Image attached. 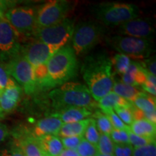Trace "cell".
Here are the masks:
<instances>
[{
  "label": "cell",
  "mask_w": 156,
  "mask_h": 156,
  "mask_svg": "<svg viewBox=\"0 0 156 156\" xmlns=\"http://www.w3.org/2000/svg\"><path fill=\"white\" fill-rule=\"evenodd\" d=\"M20 41L5 17H0V62L5 64L20 54Z\"/></svg>",
  "instance_id": "8fae6325"
},
{
  "label": "cell",
  "mask_w": 156,
  "mask_h": 156,
  "mask_svg": "<svg viewBox=\"0 0 156 156\" xmlns=\"http://www.w3.org/2000/svg\"><path fill=\"white\" fill-rule=\"evenodd\" d=\"M9 136V130L5 124L0 122V147L2 144L5 141L7 136Z\"/></svg>",
  "instance_id": "60d3db41"
},
{
  "label": "cell",
  "mask_w": 156,
  "mask_h": 156,
  "mask_svg": "<svg viewBox=\"0 0 156 156\" xmlns=\"http://www.w3.org/2000/svg\"><path fill=\"white\" fill-rule=\"evenodd\" d=\"M108 117L109 120H110L111 123H112L113 128L116 129H124L128 130L129 129V126H126L120 118L117 116V114L115 113L114 110H108L106 112H103Z\"/></svg>",
  "instance_id": "e575fe53"
},
{
  "label": "cell",
  "mask_w": 156,
  "mask_h": 156,
  "mask_svg": "<svg viewBox=\"0 0 156 156\" xmlns=\"http://www.w3.org/2000/svg\"><path fill=\"white\" fill-rule=\"evenodd\" d=\"M52 107L57 111L79 107L88 109L98 106L86 85L78 83H66L49 93Z\"/></svg>",
  "instance_id": "7a4b0ae2"
},
{
  "label": "cell",
  "mask_w": 156,
  "mask_h": 156,
  "mask_svg": "<svg viewBox=\"0 0 156 156\" xmlns=\"http://www.w3.org/2000/svg\"><path fill=\"white\" fill-rule=\"evenodd\" d=\"M63 123L60 119L49 116L38 121L35 124L31 133L36 138L47 135H58Z\"/></svg>",
  "instance_id": "9a60e30c"
},
{
  "label": "cell",
  "mask_w": 156,
  "mask_h": 156,
  "mask_svg": "<svg viewBox=\"0 0 156 156\" xmlns=\"http://www.w3.org/2000/svg\"><path fill=\"white\" fill-rule=\"evenodd\" d=\"M4 116H5V114H3L2 112V111H1V109H0V120H1L3 118Z\"/></svg>",
  "instance_id": "7bdbcfd3"
},
{
  "label": "cell",
  "mask_w": 156,
  "mask_h": 156,
  "mask_svg": "<svg viewBox=\"0 0 156 156\" xmlns=\"http://www.w3.org/2000/svg\"><path fill=\"white\" fill-rule=\"evenodd\" d=\"M133 104L129 103L119 95L112 91L108 94L103 97L98 101V107L101 109V112H104L108 110H114L116 107H125L131 108Z\"/></svg>",
  "instance_id": "44dd1931"
},
{
  "label": "cell",
  "mask_w": 156,
  "mask_h": 156,
  "mask_svg": "<svg viewBox=\"0 0 156 156\" xmlns=\"http://www.w3.org/2000/svg\"><path fill=\"white\" fill-rule=\"evenodd\" d=\"M129 129L132 133L136 135L155 138V124L147 119L134 121L129 126Z\"/></svg>",
  "instance_id": "cb8c5ba5"
},
{
  "label": "cell",
  "mask_w": 156,
  "mask_h": 156,
  "mask_svg": "<svg viewBox=\"0 0 156 156\" xmlns=\"http://www.w3.org/2000/svg\"><path fill=\"white\" fill-rule=\"evenodd\" d=\"M131 108H125V107H116L114 109L117 116L120 118L126 126H130L134 122L133 116H132Z\"/></svg>",
  "instance_id": "d6a6232c"
},
{
  "label": "cell",
  "mask_w": 156,
  "mask_h": 156,
  "mask_svg": "<svg viewBox=\"0 0 156 156\" xmlns=\"http://www.w3.org/2000/svg\"><path fill=\"white\" fill-rule=\"evenodd\" d=\"M114 156H133V147L130 145H116L114 146Z\"/></svg>",
  "instance_id": "74e56055"
},
{
  "label": "cell",
  "mask_w": 156,
  "mask_h": 156,
  "mask_svg": "<svg viewBox=\"0 0 156 156\" xmlns=\"http://www.w3.org/2000/svg\"><path fill=\"white\" fill-rule=\"evenodd\" d=\"M18 85L12 77L9 75L5 64L0 62V90Z\"/></svg>",
  "instance_id": "f546056e"
},
{
  "label": "cell",
  "mask_w": 156,
  "mask_h": 156,
  "mask_svg": "<svg viewBox=\"0 0 156 156\" xmlns=\"http://www.w3.org/2000/svg\"><path fill=\"white\" fill-rule=\"evenodd\" d=\"M4 64L9 75L27 95L38 90L34 67L21 54Z\"/></svg>",
  "instance_id": "ba28073f"
},
{
  "label": "cell",
  "mask_w": 156,
  "mask_h": 156,
  "mask_svg": "<svg viewBox=\"0 0 156 156\" xmlns=\"http://www.w3.org/2000/svg\"><path fill=\"white\" fill-rule=\"evenodd\" d=\"M133 156H156L155 142L140 147H133Z\"/></svg>",
  "instance_id": "d590c367"
},
{
  "label": "cell",
  "mask_w": 156,
  "mask_h": 156,
  "mask_svg": "<svg viewBox=\"0 0 156 156\" xmlns=\"http://www.w3.org/2000/svg\"><path fill=\"white\" fill-rule=\"evenodd\" d=\"M75 21L69 18H65L60 23L46 28H36L33 36L34 39L40 41L50 46L54 51H58L72 39Z\"/></svg>",
  "instance_id": "277c9868"
},
{
  "label": "cell",
  "mask_w": 156,
  "mask_h": 156,
  "mask_svg": "<svg viewBox=\"0 0 156 156\" xmlns=\"http://www.w3.org/2000/svg\"><path fill=\"white\" fill-rule=\"evenodd\" d=\"M93 119L95 120L97 129L100 134H110L113 130V126L108 117L102 112H96L93 114Z\"/></svg>",
  "instance_id": "d4e9b609"
},
{
  "label": "cell",
  "mask_w": 156,
  "mask_h": 156,
  "mask_svg": "<svg viewBox=\"0 0 156 156\" xmlns=\"http://www.w3.org/2000/svg\"><path fill=\"white\" fill-rule=\"evenodd\" d=\"M96 156H114V155H102V154H98Z\"/></svg>",
  "instance_id": "ee69618b"
},
{
  "label": "cell",
  "mask_w": 156,
  "mask_h": 156,
  "mask_svg": "<svg viewBox=\"0 0 156 156\" xmlns=\"http://www.w3.org/2000/svg\"><path fill=\"white\" fill-rule=\"evenodd\" d=\"M138 62V61H137ZM141 64L142 67L148 73L151 75H156V61L155 56H151L146 59L142 60V61L139 62Z\"/></svg>",
  "instance_id": "f35d334b"
},
{
  "label": "cell",
  "mask_w": 156,
  "mask_h": 156,
  "mask_svg": "<svg viewBox=\"0 0 156 156\" xmlns=\"http://www.w3.org/2000/svg\"><path fill=\"white\" fill-rule=\"evenodd\" d=\"M83 140V136H69L62 138L61 141L65 149L76 150Z\"/></svg>",
  "instance_id": "8d00e7d4"
},
{
  "label": "cell",
  "mask_w": 156,
  "mask_h": 156,
  "mask_svg": "<svg viewBox=\"0 0 156 156\" xmlns=\"http://www.w3.org/2000/svg\"><path fill=\"white\" fill-rule=\"evenodd\" d=\"M13 142L23 151L25 156H44L38 139L27 129H18L12 133Z\"/></svg>",
  "instance_id": "5bb4252c"
},
{
  "label": "cell",
  "mask_w": 156,
  "mask_h": 156,
  "mask_svg": "<svg viewBox=\"0 0 156 156\" xmlns=\"http://www.w3.org/2000/svg\"><path fill=\"white\" fill-rule=\"evenodd\" d=\"M111 60H112V67H114V71L121 75L126 73L131 63V59L129 57L120 53L115 54L112 59Z\"/></svg>",
  "instance_id": "484cf974"
},
{
  "label": "cell",
  "mask_w": 156,
  "mask_h": 156,
  "mask_svg": "<svg viewBox=\"0 0 156 156\" xmlns=\"http://www.w3.org/2000/svg\"><path fill=\"white\" fill-rule=\"evenodd\" d=\"M83 136L85 137L84 139L89 142L90 143L95 145H97L99 140V136H100V133L97 129L95 120L93 118H90L89 123L86 129H85Z\"/></svg>",
  "instance_id": "83f0119b"
},
{
  "label": "cell",
  "mask_w": 156,
  "mask_h": 156,
  "mask_svg": "<svg viewBox=\"0 0 156 156\" xmlns=\"http://www.w3.org/2000/svg\"><path fill=\"white\" fill-rule=\"evenodd\" d=\"M54 54L55 52L50 46L36 39L21 46L20 54L31 64L34 69L46 64Z\"/></svg>",
  "instance_id": "7c38bea8"
},
{
  "label": "cell",
  "mask_w": 156,
  "mask_h": 156,
  "mask_svg": "<svg viewBox=\"0 0 156 156\" xmlns=\"http://www.w3.org/2000/svg\"><path fill=\"white\" fill-rule=\"evenodd\" d=\"M4 17L17 33L20 41V37L33 36L36 28V10L34 7H12L6 11Z\"/></svg>",
  "instance_id": "9c48e42d"
},
{
  "label": "cell",
  "mask_w": 156,
  "mask_h": 156,
  "mask_svg": "<svg viewBox=\"0 0 156 156\" xmlns=\"http://www.w3.org/2000/svg\"><path fill=\"white\" fill-rule=\"evenodd\" d=\"M105 33V28L100 23L88 20L75 27L72 41L73 48L77 55L87 53L100 41Z\"/></svg>",
  "instance_id": "8992f818"
},
{
  "label": "cell",
  "mask_w": 156,
  "mask_h": 156,
  "mask_svg": "<svg viewBox=\"0 0 156 156\" xmlns=\"http://www.w3.org/2000/svg\"><path fill=\"white\" fill-rule=\"evenodd\" d=\"M58 156H80L76 150L64 149Z\"/></svg>",
  "instance_id": "b9f144b4"
},
{
  "label": "cell",
  "mask_w": 156,
  "mask_h": 156,
  "mask_svg": "<svg viewBox=\"0 0 156 156\" xmlns=\"http://www.w3.org/2000/svg\"><path fill=\"white\" fill-rule=\"evenodd\" d=\"M127 134L129 136V144L134 148L142 147V146L147 145L155 142V138L146 137V136L136 135V134L132 133L130 131L129 129L127 130Z\"/></svg>",
  "instance_id": "f1b7e54d"
},
{
  "label": "cell",
  "mask_w": 156,
  "mask_h": 156,
  "mask_svg": "<svg viewBox=\"0 0 156 156\" xmlns=\"http://www.w3.org/2000/svg\"><path fill=\"white\" fill-rule=\"evenodd\" d=\"M106 43L113 49L134 61L140 62L149 58L153 51V43L147 39L116 35L107 38Z\"/></svg>",
  "instance_id": "5b68a950"
},
{
  "label": "cell",
  "mask_w": 156,
  "mask_h": 156,
  "mask_svg": "<svg viewBox=\"0 0 156 156\" xmlns=\"http://www.w3.org/2000/svg\"><path fill=\"white\" fill-rule=\"evenodd\" d=\"M44 156H58L64 150L61 139L56 135L37 138Z\"/></svg>",
  "instance_id": "ffe728a7"
},
{
  "label": "cell",
  "mask_w": 156,
  "mask_h": 156,
  "mask_svg": "<svg viewBox=\"0 0 156 156\" xmlns=\"http://www.w3.org/2000/svg\"><path fill=\"white\" fill-rule=\"evenodd\" d=\"M109 135H110V137L113 142L116 145H127V144H129L127 130L113 129Z\"/></svg>",
  "instance_id": "1f68e13d"
},
{
  "label": "cell",
  "mask_w": 156,
  "mask_h": 156,
  "mask_svg": "<svg viewBox=\"0 0 156 156\" xmlns=\"http://www.w3.org/2000/svg\"><path fill=\"white\" fill-rule=\"evenodd\" d=\"M95 11L97 18L106 26H119L139 16V8L132 4L103 3Z\"/></svg>",
  "instance_id": "52a82bcc"
},
{
  "label": "cell",
  "mask_w": 156,
  "mask_h": 156,
  "mask_svg": "<svg viewBox=\"0 0 156 156\" xmlns=\"http://www.w3.org/2000/svg\"></svg>",
  "instance_id": "bcb514c9"
},
{
  "label": "cell",
  "mask_w": 156,
  "mask_h": 156,
  "mask_svg": "<svg viewBox=\"0 0 156 156\" xmlns=\"http://www.w3.org/2000/svg\"><path fill=\"white\" fill-rule=\"evenodd\" d=\"M92 114L90 109L86 108L73 107L57 111L51 114V116L56 117L62 122L63 124L73 123L82 121Z\"/></svg>",
  "instance_id": "ac0fdd59"
},
{
  "label": "cell",
  "mask_w": 156,
  "mask_h": 156,
  "mask_svg": "<svg viewBox=\"0 0 156 156\" xmlns=\"http://www.w3.org/2000/svg\"><path fill=\"white\" fill-rule=\"evenodd\" d=\"M3 16H4V15H3V13L1 11H0V17H3Z\"/></svg>",
  "instance_id": "f6af8a7d"
},
{
  "label": "cell",
  "mask_w": 156,
  "mask_h": 156,
  "mask_svg": "<svg viewBox=\"0 0 156 156\" xmlns=\"http://www.w3.org/2000/svg\"><path fill=\"white\" fill-rule=\"evenodd\" d=\"M48 79L52 88L68 83L77 75V56L71 46H64L54 54L46 63Z\"/></svg>",
  "instance_id": "3957f363"
},
{
  "label": "cell",
  "mask_w": 156,
  "mask_h": 156,
  "mask_svg": "<svg viewBox=\"0 0 156 156\" xmlns=\"http://www.w3.org/2000/svg\"><path fill=\"white\" fill-rule=\"evenodd\" d=\"M71 9V4L63 0L49 1L36 10V28H46L60 23Z\"/></svg>",
  "instance_id": "30bf717a"
},
{
  "label": "cell",
  "mask_w": 156,
  "mask_h": 156,
  "mask_svg": "<svg viewBox=\"0 0 156 156\" xmlns=\"http://www.w3.org/2000/svg\"><path fill=\"white\" fill-rule=\"evenodd\" d=\"M87 87L96 101L112 91L114 73L112 60L106 54H96L85 59L81 69Z\"/></svg>",
  "instance_id": "6da1fadb"
},
{
  "label": "cell",
  "mask_w": 156,
  "mask_h": 156,
  "mask_svg": "<svg viewBox=\"0 0 156 156\" xmlns=\"http://www.w3.org/2000/svg\"><path fill=\"white\" fill-rule=\"evenodd\" d=\"M0 156H25L20 148L12 140L0 149Z\"/></svg>",
  "instance_id": "836d02e7"
},
{
  "label": "cell",
  "mask_w": 156,
  "mask_h": 156,
  "mask_svg": "<svg viewBox=\"0 0 156 156\" xmlns=\"http://www.w3.org/2000/svg\"><path fill=\"white\" fill-rule=\"evenodd\" d=\"M133 106L142 111L145 119L156 124L155 97L145 92H141L133 102Z\"/></svg>",
  "instance_id": "e0dca14e"
},
{
  "label": "cell",
  "mask_w": 156,
  "mask_h": 156,
  "mask_svg": "<svg viewBox=\"0 0 156 156\" xmlns=\"http://www.w3.org/2000/svg\"><path fill=\"white\" fill-rule=\"evenodd\" d=\"M121 36L151 40L155 34L153 21L149 18H136L119 25Z\"/></svg>",
  "instance_id": "4fadbf2b"
},
{
  "label": "cell",
  "mask_w": 156,
  "mask_h": 156,
  "mask_svg": "<svg viewBox=\"0 0 156 156\" xmlns=\"http://www.w3.org/2000/svg\"><path fill=\"white\" fill-rule=\"evenodd\" d=\"M142 89L146 92L148 93V94L153 95L155 97L156 95V84H153L150 81L146 80L145 83L142 85Z\"/></svg>",
  "instance_id": "ab89813d"
},
{
  "label": "cell",
  "mask_w": 156,
  "mask_h": 156,
  "mask_svg": "<svg viewBox=\"0 0 156 156\" xmlns=\"http://www.w3.org/2000/svg\"><path fill=\"white\" fill-rule=\"evenodd\" d=\"M113 92L116 95H119L129 103H133L136 97L140 95L142 91L140 90L137 87L132 86L122 83V81H115L113 85Z\"/></svg>",
  "instance_id": "603a6c76"
},
{
  "label": "cell",
  "mask_w": 156,
  "mask_h": 156,
  "mask_svg": "<svg viewBox=\"0 0 156 156\" xmlns=\"http://www.w3.org/2000/svg\"><path fill=\"white\" fill-rule=\"evenodd\" d=\"M22 91L19 85L0 90V109L4 114L12 112L17 106Z\"/></svg>",
  "instance_id": "2e32d148"
},
{
  "label": "cell",
  "mask_w": 156,
  "mask_h": 156,
  "mask_svg": "<svg viewBox=\"0 0 156 156\" xmlns=\"http://www.w3.org/2000/svg\"><path fill=\"white\" fill-rule=\"evenodd\" d=\"M76 151L80 156H96L98 154L96 145L90 143L84 138Z\"/></svg>",
  "instance_id": "4dcf8cb0"
},
{
  "label": "cell",
  "mask_w": 156,
  "mask_h": 156,
  "mask_svg": "<svg viewBox=\"0 0 156 156\" xmlns=\"http://www.w3.org/2000/svg\"><path fill=\"white\" fill-rule=\"evenodd\" d=\"M121 81L132 86H142L146 81L145 70L139 62L131 61L126 73L122 75Z\"/></svg>",
  "instance_id": "d6986e66"
},
{
  "label": "cell",
  "mask_w": 156,
  "mask_h": 156,
  "mask_svg": "<svg viewBox=\"0 0 156 156\" xmlns=\"http://www.w3.org/2000/svg\"><path fill=\"white\" fill-rule=\"evenodd\" d=\"M115 144L111 139L109 134H100L96 147L99 154L102 155H114Z\"/></svg>",
  "instance_id": "4316f807"
},
{
  "label": "cell",
  "mask_w": 156,
  "mask_h": 156,
  "mask_svg": "<svg viewBox=\"0 0 156 156\" xmlns=\"http://www.w3.org/2000/svg\"><path fill=\"white\" fill-rule=\"evenodd\" d=\"M89 121L90 118H87L79 122L63 124L57 136L61 138L69 136H83Z\"/></svg>",
  "instance_id": "7402d4cb"
}]
</instances>
